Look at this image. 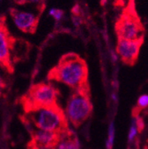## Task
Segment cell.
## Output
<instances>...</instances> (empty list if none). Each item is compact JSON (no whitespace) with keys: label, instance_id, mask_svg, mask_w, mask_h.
Segmentation results:
<instances>
[{"label":"cell","instance_id":"1","mask_svg":"<svg viewBox=\"0 0 148 149\" xmlns=\"http://www.w3.org/2000/svg\"><path fill=\"white\" fill-rule=\"evenodd\" d=\"M49 77L75 91L89 88L87 64L76 53H67L62 56L58 65L51 70Z\"/></svg>","mask_w":148,"mask_h":149},{"label":"cell","instance_id":"2","mask_svg":"<svg viewBox=\"0 0 148 149\" xmlns=\"http://www.w3.org/2000/svg\"><path fill=\"white\" fill-rule=\"evenodd\" d=\"M28 122L38 130L61 133L67 130V122L63 111L58 106L40 107L27 111Z\"/></svg>","mask_w":148,"mask_h":149},{"label":"cell","instance_id":"17","mask_svg":"<svg viewBox=\"0 0 148 149\" xmlns=\"http://www.w3.org/2000/svg\"><path fill=\"white\" fill-rule=\"evenodd\" d=\"M15 1L18 3V4H20V5H23V4H25L27 1L26 0H15Z\"/></svg>","mask_w":148,"mask_h":149},{"label":"cell","instance_id":"8","mask_svg":"<svg viewBox=\"0 0 148 149\" xmlns=\"http://www.w3.org/2000/svg\"><path fill=\"white\" fill-rule=\"evenodd\" d=\"M11 15L17 28L25 33H35L38 24V18L33 13L19 11L17 9H11Z\"/></svg>","mask_w":148,"mask_h":149},{"label":"cell","instance_id":"11","mask_svg":"<svg viewBox=\"0 0 148 149\" xmlns=\"http://www.w3.org/2000/svg\"><path fill=\"white\" fill-rule=\"evenodd\" d=\"M115 136V123L112 122V123H110L109 127H108V136H107V139L106 142V146L107 149H111L113 147Z\"/></svg>","mask_w":148,"mask_h":149},{"label":"cell","instance_id":"16","mask_svg":"<svg viewBox=\"0 0 148 149\" xmlns=\"http://www.w3.org/2000/svg\"><path fill=\"white\" fill-rule=\"evenodd\" d=\"M27 2H29V3H38V2H42L44 0H26Z\"/></svg>","mask_w":148,"mask_h":149},{"label":"cell","instance_id":"7","mask_svg":"<svg viewBox=\"0 0 148 149\" xmlns=\"http://www.w3.org/2000/svg\"><path fill=\"white\" fill-rule=\"evenodd\" d=\"M14 39L9 34L3 21H0V65L11 69V50Z\"/></svg>","mask_w":148,"mask_h":149},{"label":"cell","instance_id":"10","mask_svg":"<svg viewBox=\"0 0 148 149\" xmlns=\"http://www.w3.org/2000/svg\"><path fill=\"white\" fill-rule=\"evenodd\" d=\"M52 149H80V144L75 134L67 130L60 133V138Z\"/></svg>","mask_w":148,"mask_h":149},{"label":"cell","instance_id":"12","mask_svg":"<svg viewBox=\"0 0 148 149\" xmlns=\"http://www.w3.org/2000/svg\"><path fill=\"white\" fill-rule=\"evenodd\" d=\"M148 106V95L146 94H144V95H141L139 98H138V104H137V108L135 109V115L137 116L138 112L146 107Z\"/></svg>","mask_w":148,"mask_h":149},{"label":"cell","instance_id":"15","mask_svg":"<svg viewBox=\"0 0 148 149\" xmlns=\"http://www.w3.org/2000/svg\"><path fill=\"white\" fill-rule=\"evenodd\" d=\"M3 86H4V80H3V77L1 76V73H0V90L2 89Z\"/></svg>","mask_w":148,"mask_h":149},{"label":"cell","instance_id":"6","mask_svg":"<svg viewBox=\"0 0 148 149\" xmlns=\"http://www.w3.org/2000/svg\"><path fill=\"white\" fill-rule=\"evenodd\" d=\"M144 43V37L135 40L117 38L116 52L122 61L129 66H132L138 61L140 48Z\"/></svg>","mask_w":148,"mask_h":149},{"label":"cell","instance_id":"13","mask_svg":"<svg viewBox=\"0 0 148 149\" xmlns=\"http://www.w3.org/2000/svg\"><path fill=\"white\" fill-rule=\"evenodd\" d=\"M138 132V128L136 123V120L134 119L131 125V129H129V136H128V139L129 142H131L137 136V133Z\"/></svg>","mask_w":148,"mask_h":149},{"label":"cell","instance_id":"19","mask_svg":"<svg viewBox=\"0 0 148 149\" xmlns=\"http://www.w3.org/2000/svg\"><path fill=\"white\" fill-rule=\"evenodd\" d=\"M145 149H148V147H145Z\"/></svg>","mask_w":148,"mask_h":149},{"label":"cell","instance_id":"18","mask_svg":"<svg viewBox=\"0 0 148 149\" xmlns=\"http://www.w3.org/2000/svg\"><path fill=\"white\" fill-rule=\"evenodd\" d=\"M112 99L115 100V101H117V95L115 93H112Z\"/></svg>","mask_w":148,"mask_h":149},{"label":"cell","instance_id":"4","mask_svg":"<svg viewBox=\"0 0 148 149\" xmlns=\"http://www.w3.org/2000/svg\"><path fill=\"white\" fill-rule=\"evenodd\" d=\"M91 112L90 89L76 90L67 100L65 110L66 118L75 127H79L90 116Z\"/></svg>","mask_w":148,"mask_h":149},{"label":"cell","instance_id":"9","mask_svg":"<svg viewBox=\"0 0 148 149\" xmlns=\"http://www.w3.org/2000/svg\"><path fill=\"white\" fill-rule=\"evenodd\" d=\"M33 138L36 146L52 149L53 146L56 144L60 138V133L38 129L35 130Z\"/></svg>","mask_w":148,"mask_h":149},{"label":"cell","instance_id":"3","mask_svg":"<svg viewBox=\"0 0 148 149\" xmlns=\"http://www.w3.org/2000/svg\"><path fill=\"white\" fill-rule=\"evenodd\" d=\"M117 38L135 40L145 37V28L138 14L135 0H128L115 24Z\"/></svg>","mask_w":148,"mask_h":149},{"label":"cell","instance_id":"14","mask_svg":"<svg viewBox=\"0 0 148 149\" xmlns=\"http://www.w3.org/2000/svg\"><path fill=\"white\" fill-rule=\"evenodd\" d=\"M50 15L53 16L56 21H60L63 16V12L59 9H51L50 10Z\"/></svg>","mask_w":148,"mask_h":149},{"label":"cell","instance_id":"5","mask_svg":"<svg viewBox=\"0 0 148 149\" xmlns=\"http://www.w3.org/2000/svg\"><path fill=\"white\" fill-rule=\"evenodd\" d=\"M58 91L50 84H39L34 85L28 92L25 99L26 107L28 109L57 106Z\"/></svg>","mask_w":148,"mask_h":149}]
</instances>
